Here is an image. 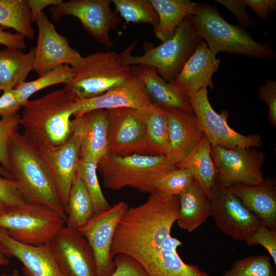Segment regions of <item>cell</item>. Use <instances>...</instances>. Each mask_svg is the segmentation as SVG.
Masks as SVG:
<instances>
[{
  "mask_svg": "<svg viewBox=\"0 0 276 276\" xmlns=\"http://www.w3.org/2000/svg\"><path fill=\"white\" fill-rule=\"evenodd\" d=\"M194 181V178L188 170L176 167L157 181L155 192L166 196H179Z\"/></svg>",
  "mask_w": 276,
  "mask_h": 276,
  "instance_id": "35",
  "label": "cell"
},
{
  "mask_svg": "<svg viewBox=\"0 0 276 276\" xmlns=\"http://www.w3.org/2000/svg\"><path fill=\"white\" fill-rule=\"evenodd\" d=\"M0 175L3 177L9 179H14L13 176L6 170L0 164Z\"/></svg>",
  "mask_w": 276,
  "mask_h": 276,
  "instance_id": "47",
  "label": "cell"
},
{
  "mask_svg": "<svg viewBox=\"0 0 276 276\" xmlns=\"http://www.w3.org/2000/svg\"><path fill=\"white\" fill-rule=\"evenodd\" d=\"M111 0H70L49 7L53 21L72 16L80 22L85 31L107 48L113 46L109 32L117 30L122 19L111 7Z\"/></svg>",
  "mask_w": 276,
  "mask_h": 276,
  "instance_id": "9",
  "label": "cell"
},
{
  "mask_svg": "<svg viewBox=\"0 0 276 276\" xmlns=\"http://www.w3.org/2000/svg\"><path fill=\"white\" fill-rule=\"evenodd\" d=\"M72 129L80 140L79 158H89L98 162L108 152L107 110L96 109L74 117Z\"/></svg>",
  "mask_w": 276,
  "mask_h": 276,
  "instance_id": "19",
  "label": "cell"
},
{
  "mask_svg": "<svg viewBox=\"0 0 276 276\" xmlns=\"http://www.w3.org/2000/svg\"><path fill=\"white\" fill-rule=\"evenodd\" d=\"M229 187L261 223L276 231V183L274 178H264L256 185L237 183Z\"/></svg>",
  "mask_w": 276,
  "mask_h": 276,
  "instance_id": "22",
  "label": "cell"
},
{
  "mask_svg": "<svg viewBox=\"0 0 276 276\" xmlns=\"http://www.w3.org/2000/svg\"><path fill=\"white\" fill-rule=\"evenodd\" d=\"M98 163L89 158H79L76 170L91 197L95 214L105 211L111 207L99 184L97 173Z\"/></svg>",
  "mask_w": 276,
  "mask_h": 276,
  "instance_id": "33",
  "label": "cell"
},
{
  "mask_svg": "<svg viewBox=\"0 0 276 276\" xmlns=\"http://www.w3.org/2000/svg\"><path fill=\"white\" fill-rule=\"evenodd\" d=\"M211 156L216 171V182L256 185L263 180L262 168L266 153L254 148L227 149L211 145Z\"/></svg>",
  "mask_w": 276,
  "mask_h": 276,
  "instance_id": "10",
  "label": "cell"
},
{
  "mask_svg": "<svg viewBox=\"0 0 276 276\" xmlns=\"http://www.w3.org/2000/svg\"><path fill=\"white\" fill-rule=\"evenodd\" d=\"M65 221L50 208L38 203H26L8 208L0 215V228L22 243L49 244Z\"/></svg>",
  "mask_w": 276,
  "mask_h": 276,
  "instance_id": "7",
  "label": "cell"
},
{
  "mask_svg": "<svg viewBox=\"0 0 276 276\" xmlns=\"http://www.w3.org/2000/svg\"><path fill=\"white\" fill-rule=\"evenodd\" d=\"M128 208L126 202L120 201L108 210L95 214L78 229L94 251L97 276H109L115 269L110 254L111 245L118 224Z\"/></svg>",
  "mask_w": 276,
  "mask_h": 276,
  "instance_id": "13",
  "label": "cell"
},
{
  "mask_svg": "<svg viewBox=\"0 0 276 276\" xmlns=\"http://www.w3.org/2000/svg\"><path fill=\"white\" fill-rule=\"evenodd\" d=\"M49 245L65 276H97L94 251L78 229L64 225Z\"/></svg>",
  "mask_w": 276,
  "mask_h": 276,
  "instance_id": "14",
  "label": "cell"
},
{
  "mask_svg": "<svg viewBox=\"0 0 276 276\" xmlns=\"http://www.w3.org/2000/svg\"><path fill=\"white\" fill-rule=\"evenodd\" d=\"M0 242L8 256L14 257L22 264L26 276H65L49 245L32 246L19 242L0 228Z\"/></svg>",
  "mask_w": 276,
  "mask_h": 276,
  "instance_id": "17",
  "label": "cell"
},
{
  "mask_svg": "<svg viewBox=\"0 0 276 276\" xmlns=\"http://www.w3.org/2000/svg\"><path fill=\"white\" fill-rule=\"evenodd\" d=\"M245 2L257 16L266 20L276 9L275 0H245Z\"/></svg>",
  "mask_w": 276,
  "mask_h": 276,
  "instance_id": "43",
  "label": "cell"
},
{
  "mask_svg": "<svg viewBox=\"0 0 276 276\" xmlns=\"http://www.w3.org/2000/svg\"><path fill=\"white\" fill-rule=\"evenodd\" d=\"M0 200L8 208L16 207L27 203L15 179L5 178L0 175Z\"/></svg>",
  "mask_w": 276,
  "mask_h": 276,
  "instance_id": "38",
  "label": "cell"
},
{
  "mask_svg": "<svg viewBox=\"0 0 276 276\" xmlns=\"http://www.w3.org/2000/svg\"><path fill=\"white\" fill-rule=\"evenodd\" d=\"M158 17L153 28L156 37L162 42L171 38L182 20L196 12L197 3L190 0H150Z\"/></svg>",
  "mask_w": 276,
  "mask_h": 276,
  "instance_id": "25",
  "label": "cell"
},
{
  "mask_svg": "<svg viewBox=\"0 0 276 276\" xmlns=\"http://www.w3.org/2000/svg\"><path fill=\"white\" fill-rule=\"evenodd\" d=\"M166 109L169 142L168 158L176 166L190 153L204 135L193 112L178 109Z\"/></svg>",
  "mask_w": 276,
  "mask_h": 276,
  "instance_id": "20",
  "label": "cell"
},
{
  "mask_svg": "<svg viewBox=\"0 0 276 276\" xmlns=\"http://www.w3.org/2000/svg\"><path fill=\"white\" fill-rule=\"evenodd\" d=\"M244 241L248 246L260 245L263 246L276 265V231L270 229L261 223Z\"/></svg>",
  "mask_w": 276,
  "mask_h": 276,
  "instance_id": "37",
  "label": "cell"
},
{
  "mask_svg": "<svg viewBox=\"0 0 276 276\" xmlns=\"http://www.w3.org/2000/svg\"><path fill=\"white\" fill-rule=\"evenodd\" d=\"M78 99L65 86L37 99L29 100L20 114L22 134L39 151L61 145L71 134L70 118Z\"/></svg>",
  "mask_w": 276,
  "mask_h": 276,
  "instance_id": "1",
  "label": "cell"
},
{
  "mask_svg": "<svg viewBox=\"0 0 276 276\" xmlns=\"http://www.w3.org/2000/svg\"><path fill=\"white\" fill-rule=\"evenodd\" d=\"M66 214V225L77 229L85 225L95 214L91 197L77 173L69 192Z\"/></svg>",
  "mask_w": 276,
  "mask_h": 276,
  "instance_id": "29",
  "label": "cell"
},
{
  "mask_svg": "<svg viewBox=\"0 0 276 276\" xmlns=\"http://www.w3.org/2000/svg\"><path fill=\"white\" fill-rule=\"evenodd\" d=\"M139 110L146 124L148 154L168 158L169 142L167 109L151 103Z\"/></svg>",
  "mask_w": 276,
  "mask_h": 276,
  "instance_id": "28",
  "label": "cell"
},
{
  "mask_svg": "<svg viewBox=\"0 0 276 276\" xmlns=\"http://www.w3.org/2000/svg\"><path fill=\"white\" fill-rule=\"evenodd\" d=\"M193 18L199 36L216 55L220 52L258 59L275 55L269 43L256 41L244 29L226 21L217 8L210 4L198 3Z\"/></svg>",
  "mask_w": 276,
  "mask_h": 276,
  "instance_id": "3",
  "label": "cell"
},
{
  "mask_svg": "<svg viewBox=\"0 0 276 276\" xmlns=\"http://www.w3.org/2000/svg\"><path fill=\"white\" fill-rule=\"evenodd\" d=\"M132 74L143 82L152 103L166 109L193 112L187 97L174 82L163 79L156 70L145 65L131 66Z\"/></svg>",
  "mask_w": 276,
  "mask_h": 276,
  "instance_id": "23",
  "label": "cell"
},
{
  "mask_svg": "<svg viewBox=\"0 0 276 276\" xmlns=\"http://www.w3.org/2000/svg\"><path fill=\"white\" fill-rule=\"evenodd\" d=\"M151 103L143 82L132 74L128 80L101 95L90 99L78 98L74 105L73 116H79L96 109H142Z\"/></svg>",
  "mask_w": 276,
  "mask_h": 276,
  "instance_id": "16",
  "label": "cell"
},
{
  "mask_svg": "<svg viewBox=\"0 0 276 276\" xmlns=\"http://www.w3.org/2000/svg\"><path fill=\"white\" fill-rule=\"evenodd\" d=\"M215 1L226 8L236 16L240 27L245 29L255 23V20L246 11L245 0H216Z\"/></svg>",
  "mask_w": 276,
  "mask_h": 276,
  "instance_id": "41",
  "label": "cell"
},
{
  "mask_svg": "<svg viewBox=\"0 0 276 276\" xmlns=\"http://www.w3.org/2000/svg\"><path fill=\"white\" fill-rule=\"evenodd\" d=\"M5 28L0 26V44L7 48L24 50L27 45L25 37L17 33H12L5 30Z\"/></svg>",
  "mask_w": 276,
  "mask_h": 276,
  "instance_id": "44",
  "label": "cell"
},
{
  "mask_svg": "<svg viewBox=\"0 0 276 276\" xmlns=\"http://www.w3.org/2000/svg\"><path fill=\"white\" fill-rule=\"evenodd\" d=\"M38 36L34 47L33 70L40 76L62 65L72 66L83 57L59 34L43 11L36 19Z\"/></svg>",
  "mask_w": 276,
  "mask_h": 276,
  "instance_id": "15",
  "label": "cell"
},
{
  "mask_svg": "<svg viewBox=\"0 0 276 276\" xmlns=\"http://www.w3.org/2000/svg\"><path fill=\"white\" fill-rule=\"evenodd\" d=\"M258 97L268 107V119L273 126H276V81L266 80L264 84L259 89Z\"/></svg>",
  "mask_w": 276,
  "mask_h": 276,
  "instance_id": "40",
  "label": "cell"
},
{
  "mask_svg": "<svg viewBox=\"0 0 276 276\" xmlns=\"http://www.w3.org/2000/svg\"><path fill=\"white\" fill-rule=\"evenodd\" d=\"M175 167L165 156L108 153L99 161L97 170L107 189L117 190L129 187L151 194L155 191L157 181Z\"/></svg>",
  "mask_w": 276,
  "mask_h": 276,
  "instance_id": "4",
  "label": "cell"
},
{
  "mask_svg": "<svg viewBox=\"0 0 276 276\" xmlns=\"http://www.w3.org/2000/svg\"><path fill=\"white\" fill-rule=\"evenodd\" d=\"M212 216L225 235L244 241L261 224L258 218L235 195L229 186L215 183L211 195Z\"/></svg>",
  "mask_w": 276,
  "mask_h": 276,
  "instance_id": "11",
  "label": "cell"
},
{
  "mask_svg": "<svg viewBox=\"0 0 276 276\" xmlns=\"http://www.w3.org/2000/svg\"><path fill=\"white\" fill-rule=\"evenodd\" d=\"M8 209L6 205L0 200V215L5 213Z\"/></svg>",
  "mask_w": 276,
  "mask_h": 276,
  "instance_id": "49",
  "label": "cell"
},
{
  "mask_svg": "<svg viewBox=\"0 0 276 276\" xmlns=\"http://www.w3.org/2000/svg\"><path fill=\"white\" fill-rule=\"evenodd\" d=\"M176 167L188 170L210 198L216 181V171L211 156V144L204 135L186 158Z\"/></svg>",
  "mask_w": 276,
  "mask_h": 276,
  "instance_id": "27",
  "label": "cell"
},
{
  "mask_svg": "<svg viewBox=\"0 0 276 276\" xmlns=\"http://www.w3.org/2000/svg\"><path fill=\"white\" fill-rule=\"evenodd\" d=\"M80 151V137L73 129L70 136L63 144L40 151L54 175L65 213L69 192L76 173Z\"/></svg>",
  "mask_w": 276,
  "mask_h": 276,
  "instance_id": "18",
  "label": "cell"
},
{
  "mask_svg": "<svg viewBox=\"0 0 276 276\" xmlns=\"http://www.w3.org/2000/svg\"><path fill=\"white\" fill-rule=\"evenodd\" d=\"M27 0H0V26L11 28L25 38L33 40L35 30L32 25Z\"/></svg>",
  "mask_w": 276,
  "mask_h": 276,
  "instance_id": "30",
  "label": "cell"
},
{
  "mask_svg": "<svg viewBox=\"0 0 276 276\" xmlns=\"http://www.w3.org/2000/svg\"><path fill=\"white\" fill-rule=\"evenodd\" d=\"M200 39L193 15H190L179 25L171 38L158 46H146L143 55L134 56L131 54L135 44L134 42L121 55L127 65L152 67L165 80L174 82Z\"/></svg>",
  "mask_w": 276,
  "mask_h": 276,
  "instance_id": "5",
  "label": "cell"
},
{
  "mask_svg": "<svg viewBox=\"0 0 276 276\" xmlns=\"http://www.w3.org/2000/svg\"><path fill=\"white\" fill-rule=\"evenodd\" d=\"M8 253L4 245L0 242V267L7 266L10 264L8 259Z\"/></svg>",
  "mask_w": 276,
  "mask_h": 276,
  "instance_id": "46",
  "label": "cell"
},
{
  "mask_svg": "<svg viewBox=\"0 0 276 276\" xmlns=\"http://www.w3.org/2000/svg\"><path fill=\"white\" fill-rule=\"evenodd\" d=\"M187 98L200 129L212 146L227 149L262 146V141L259 134L244 135L229 126L228 111L223 110L219 113L214 109L208 98L207 88H202Z\"/></svg>",
  "mask_w": 276,
  "mask_h": 276,
  "instance_id": "8",
  "label": "cell"
},
{
  "mask_svg": "<svg viewBox=\"0 0 276 276\" xmlns=\"http://www.w3.org/2000/svg\"><path fill=\"white\" fill-rule=\"evenodd\" d=\"M21 107L15 97L13 89L3 91V94L0 97L1 118L18 113Z\"/></svg>",
  "mask_w": 276,
  "mask_h": 276,
  "instance_id": "42",
  "label": "cell"
},
{
  "mask_svg": "<svg viewBox=\"0 0 276 276\" xmlns=\"http://www.w3.org/2000/svg\"><path fill=\"white\" fill-rule=\"evenodd\" d=\"M219 64L220 59L201 39L174 82L187 97L203 88L212 89V77Z\"/></svg>",
  "mask_w": 276,
  "mask_h": 276,
  "instance_id": "21",
  "label": "cell"
},
{
  "mask_svg": "<svg viewBox=\"0 0 276 276\" xmlns=\"http://www.w3.org/2000/svg\"><path fill=\"white\" fill-rule=\"evenodd\" d=\"M19 118L20 114L16 113L2 117L0 120V164L10 173L9 147L13 135L20 126Z\"/></svg>",
  "mask_w": 276,
  "mask_h": 276,
  "instance_id": "36",
  "label": "cell"
},
{
  "mask_svg": "<svg viewBox=\"0 0 276 276\" xmlns=\"http://www.w3.org/2000/svg\"><path fill=\"white\" fill-rule=\"evenodd\" d=\"M116 267L109 276H148L143 267L133 258L122 254L113 257Z\"/></svg>",
  "mask_w": 276,
  "mask_h": 276,
  "instance_id": "39",
  "label": "cell"
},
{
  "mask_svg": "<svg viewBox=\"0 0 276 276\" xmlns=\"http://www.w3.org/2000/svg\"><path fill=\"white\" fill-rule=\"evenodd\" d=\"M178 197L177 225L181 229L192 233L211 216L210 198L195 180Z\"/></svg>",
  "mask_w": 276,
  "mask_h": 276,
  "instance_id": "24",
  "label": "cell"
},
{
  "mask_svg": "<svg viewBox=\"0 0 276 276\" xmlns=\"http://www.w3.org/2000/svg\"><path fill=\"white\" fill-rule=\"evenodd\" d=\"M115 12L127 22L145 24L153 28L158 22L157 14L150 0H111Z\"/></svg>",
  "mask_w": 276,
  "mask_h": 276,
  "instance_id": "32",
  "label": "cell"
},
{
  "mask_svg": "<svg viewBox=\"0 0 276 276\" xmlns=\"http://www.w3.org/2000/svg\"><path fill=\"white\" fill-rule=\"evenodd\" d=\"M71 67L72 77L65 86L79 99L101 95L132 76L131 66L114 51L97 52L82 57Z\"/></svg>",
  "mask_w": 276,
  "mask_h": 276,
  "instance_id": "6",
  "label": "cell"
},
{
  "mask_svg": "<svg viewBox=\"0 0 276 276\" xmlns=\"http://www.w3.org/2000/svg\"><path fill=\"white\" fill-rule=\"evenodd\" d=\"M34 57V47L27 53L7 48L0 51V91L14 89L26 81L33 70Z\"/></svg>",
  "mask_w": 276,
  "mask_h": 276,
  "instance_id": "26",
  "label": "cell"
},
{
  "mask_svg": "<svg viewBox=\"0 0 276 276\" xmlns=\"http://www.w3.org/2000/svg\"><path fill=\"white\" fill-rule=\"evenodd\" d=\"M0 276H20V274L18 270L14 269L11 273H2Z\"/></svg>",
  "mask_w": 276,
  "mask_h": 276,
  "instance_id": "48",
  "label": "cell"
},
{
  "mask_svg": "<svg viewBox=\"0 0 276 276\" xmlns=\"http://www.w3.org/2000/svg\"><path fill=\"white\" fill-rule=\"evenodd\" d=\"M269 256L244 257L235 261L222 276H276Z\"/></svg>",
  "mask_w": 276,
  "mask_h": 276,
  "instance_id": "34",
  "label": "cell"
},
{
  "mask_svg": "<svg viewBox=\"0 0 276 276\" xmlns=\"http://www.w3.org/2000/svg\"><path fill=\"white\" fill-rule=\"evenodd\" d=\"M107 110L109 153L148 154L146 127L141 111L131 108Z\"/></svg>",
  "mask_w": 276,
  "mask_h": 276,
  "instance_id": "12",
  "label": "cell"
},
{
  "mask_svg": "<svg viewBox=\"0 0 276 276\" xmlns=\"http://www.w3.org/2000/svg\"><path fill=\"white\" fill-rule=\"evenodd\" d=\"M32 22L35 21L40 13L48 7L57 5L62 0H27Z\"/></svg>",
  "mask_w": 276,
  "mask_h": 276,
  "instance_id": "45",
  "label": "cell"
},
{
  "mask_svg": "<svg viewBox=\"0 0 276 276\" xmlns=\"http://www.w3.org/2000/svg\"><path fill=\"white\" fill-rule=\"evenodd\" d=\"M9 162L11 173L18 182L26 201L50 208L66 222V214L49 165L41 152L18 131L10 142Z\"/></svg>",
  "mask_w": 276,
  "mask_h": 276,
  "instance_id": "2",
  "label": "cell"
},
{
  "mask_svg": "<svg viewBox=\"0 0 276 276\" xmlns=\"http://www.w3.org/2000/svg\"><path fill=\"white\" fill-rule=\"evenodd\" d=\"M73 75L71 66L67 64L59 66L37 79L22 82L14 89L15 97L21 107L34 94L49 86L60 83H68Z\"/></svg>",
  "mask_w": 276,
  "mask_h": 276,
  "instance_id": "31",
  "label": "cell"
}]
</instances>
